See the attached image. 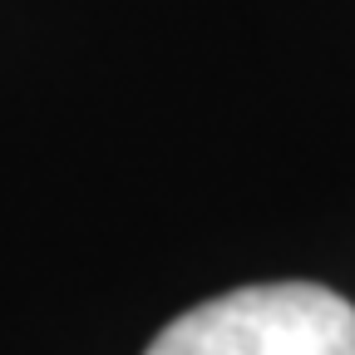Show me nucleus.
Returning a JSON list of instances; mask_svg holds the SVG:
<instances>
[{"label":"nucleus","instance_id":"f257e3e1","mask_svg":"<svg viewBox=\"0 0 355 355\" xmlns=\"http://www.w3.org/2000/svg\"><path fill=\"white\" fill-rule=\"evenodd\" d=\"M148 355H355V306L311 282L242 286L183 311Z\"/></svg>","mask_w":355,"mask_h":355}]
</instances>
